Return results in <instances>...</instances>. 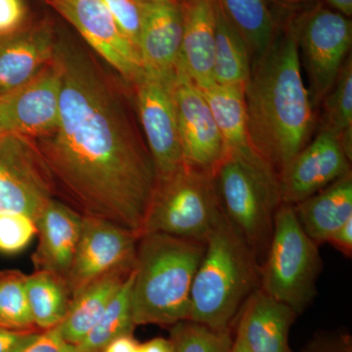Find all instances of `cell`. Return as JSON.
Instances as JSON below:
<instances>
[{"instance_id": "6da1fadb", "label": "cell", "mask_w": 352, "mask_h": 352, "mask_svg": "<svg viewBox=\"0 0 352 352\" xmlns=\"http://www.w3.org/2000/svg\"><path fill=\"white\" fill-rule=\"evenodd\" d=\"M59 120L36 143L55 194L85 217L140 237L157 183L146 141L131 116L82 53L57 46Z\"/></svg>"}, {"instance_id": "7a4b0ae2", "label": "cell", "mask_w": 352, "mask_h": 352, "mask_svg": "<svg viewBox=\"0 0 352 352\" xmlns=\"http://www.w3.org/2000/svg\"><path fill=\"white\" fill-rule=\"evenodd\" d=\"M273 12L276 30L251 62L245 98L250 145L280 175L314 138L318 116L302 75L298 10Z\"/></svg>"}, {"instance_id": "3957f363", "label": "cell", "mask_w": 352, "mask_h": 352, "mask_svg": "<svg viewBox=\"0 0 352 352\" xmlns=\"http://www.w3.org/2000/svg\"><path fill=\"white\" fill-rule=\"evenodd\" d=\"M205 244L164 234H143L138 240L131 288L136 327H171L189 320L192 283Z\"/></svg>"}, {"instance_id": "277c9868", "label": "cell", "mask_w": 352, "mask_h": 352, "mask_svg": "<svg viewBox=\"0 0 352 352\" xmlns=\"http://www.w3.org/2000/svg\"><path fill=\"white\" fill-rule=\"evenodd\" d=\"M259 261L232 224L222 217L205 243L192 283L189 320L232 330L241 309L261 288Z\"/></svg>"}, {"instance_id": "5b68a950", "label": "cell", "mask_w": 352, "mask_h": 352, "mask_svg": "<svg viewBox=\"0 0 352 352\" xmlns=\"http://www.w3.org/2000/svg\"><path fill=\"white\" fill-rule=\"evenodd\" d=\"M224 217L263 263L283 203L279 175L252 147L226 150L212 173Z\"/></svg>"}, {"instance_id": "8992f818", "label": "cell", "mask_w": 352, "mask_h": 352, "mask_svg": "<svg viewBox=\"0 0 352 352\" xmlns=\"http://www.w3.org/2000/svg\"><path fill=\"white\" fill-rule=\"evenodd\" d=\"M318 247L302 230L293 206L282 204L267 254L259 266V289L298 316L302 314L316 298L323 270Z\"/></svg>"}, {"instance_id": "52a82bcc", "label": "cell", "mask_w": 352, "mask_h": 352, "mask_svg": "<svg viewBox=\"0 0 352 352\" xmlns=\"http://www.w3.org/2000/svg\"><path fill=\"white\" fill-rule=\"evenodd\" d=\"M222 217L212 175L183 164L157 178L141 235L164 234L205 244Z\"/></svg>"}, {"instance_id": "ba28073f", "label": "cell", "mask_w": 352, "mask_h": 352, "mask_svg": "<svg viewBox=\"0 0 352 352\" xmlns=\"http://www.w3.org/2000/svg\"><path fill=\"white\" fill-rule=\"evenodd\" d=\"M298 41L308 94L317 113L351 55V19L316 2L298 10Z\"/></svg>"}, {"instance_id": "9c48e42d", "label": "cell", "mask_w": 352, "mask_h": 352, "mask_svg": "<svg viewBox=\"0 0 352 352\" xmlns=\"http://www.w3.org/2000/svg\"><path fill=\"white\" fill-rule=\"evenodd\" d=\"M52 179L30 139L0 138V212H17L36 221L52 199Z\"/></svg>"}, {"instance_id": "30bf717a", "label": "cell", "mask_w": 352, "mask_h": 352, "mask_svg": "<svg viewBox=\"0 0 352 352\" xmlns=\"http://www.w3.org/2000/svg\"><path fill=\"white\" fill-rule=\"evenodd\" d=\"M61 89L62 67L55 53L29 82L0 96V138L38 140L52 133L59 120Z\"/></svg>"}, {"instance_id": "8fae6325", "label": "cell", "mask_w": 352, "mask_h": 352, "mask_svg": "<svg viewBox=\"0 0 352 352\" xmlns=\"http://www.w3.org/2000/svg\"><path fill=\"white\" fill-rule=\"evenodd\" d=\"M139 236L98 219L82 217V228L66 281L72 298L100 278L133 270Z\"/></svg>"}, {"instance_id": "7c38bea8", "label": "cell", "mask_w": 352, "mask_h": 352, "mask_svg": "<svg viewBox=\"0 0 352 352\" xmlns=\"http://www.w3.org/2000/svg\"><path fill=\"white\" fill-rule=\"evenodd\" d=\"M175 76L144 71L133 83L139 120L154 162L157 179L170 175L184 164L173 95Z\"/></svg>"}, {"instance_id": "4fadbf2b", "label": "cell", "mask_w": 352, "mask_h": 352, "mask_svg": "<svg viewBox=\"0 0 352 352\" xmlns=\"http://www.w3.org/2000/svg\"><path fill=\"white\" fill-rule=\"evenodd\" d=\"M132 85L144 74L138 47L120 31L101 0H45Z\"/></svg>"}, {"instance_id": "5bb4252c", "label": "cell", "mask_w": 352, "mask_h": 352, "mask_svg": "<svg viewBox=\"0 0 352 352\" xmlns=\"http://www.w3.org/2000/svg\"><path fill=\"white\" fill-rule=\"evenodd\" d=\"M173 95L183 161L212 175L226 154V145L205 96L195 83L177 73Z\"/></svg>"}, {"instance_id": "9a60e30c", "label": "cell", "mask_w": 352, "mask_h": 352, "mask_svg": "<svg viewBox=\"0 0 352 352\" xmlns=\"http://www.w3.org/2000/svg\"><path fill=\"white\" fill-rule=\"evenodd\" d=\"M340 138L319 126L309 143L280 173L284 204L296 205L351 173Z\"/></svg>"}, {"instance_id": "2e32d148", "label": "cell", "mask_w": 352, "mask_h": 352, "mask_svg": "<svg viewBox=\"0 0 352 352\" xmlns=\"http://www.w3.org/2000/svg\"><path fill=\"white\" fill-rule=\"evenodd\" d=\"M182 34L183 12L180 2H142L138 51L144 71L159 76H175Z\"/></svg>"}, {"instance_id": "e0dca14e", "label": "cell", "mask_w": 352, "mask_h": 352, "mask_svg": "<svg viewBox=\"0 0 352 352\" xmlns=\"http://www.w3.org/2000/svg\"><path fill=\"white\" fill-rule=\"evenodd\" d=\"M36 224L38 245L32 254L34 268L66 279L82 234V215L54 198L44 208Z\"/></svg>"}, {"instance_id": "ac0fdd59", "label": "cell", "mask_w": 352, "mask_h": 352, "mask_svg": "<svg viewBox=\"0 0 352 352\" xmlns=\"http://www.w3.org/2000/svg\"><path fill=\"white\" fill-rule=\"evenodd\" d=\"M183 34L176 73L203 89L214 82L215 11L214 0L182 4Z\"/></svg>"}, {"instance_id": "d6986e66", "label": "cell", "mask_w": 352, "mask_h": 352, "mask_svg": "<svg viewBox=\"0 0 352 352\" xmlns=\"http://www.w3.org/2000/svg\"><path fill=\"white\" fill-rule=\"evenodd\" d=\"M296 315L292 308L256 289L236 319L235 333L249 352H294L289 333Z\"/></svg>"}, {"instance_id": "ffe728a7", "label": "cell", "mask_w": 352, "mask_h": 352, "mask_svg": "<svg viewBox=\"0 0 352 352\" xmlns=\"http://www.w3.org/2000/svg\"><path fill=\"white\" fill-rule=\"evenodd\" d=\"M56 46L47 27L15 32L0 41V96L29 82L54 59Z\"/></svg>"}, {"instance_id": "44dd1931", "label": "cell", "mask_w": 352, "mask_h": 352, "mask_svg": "<svg viewBox=\"0 0 352 352\" xmlns=\"http://www.w3.org/2000/svg\"><path fill=\"white\" fill-rule=\"evenodd\" d=\"M298 223L315 244L327 243L352 219V173L293 206Z\"/></svg>"}, {"instance_id": "7402d4cb", "label": "cell", "mask_w": 352, "mask_h": 352, "mask_svg": "<svg viewBox=\"0 0 352 352\" xmlns=\"http://www.w3.org/2000/svg\"><path fill=\"white\" fill-rule=\"evenodd\" d=\"M133 270L116 271L106 275L74 296L64 320L57 326L61 337L78 346L100 319L113 296Z\"/></svg>"}, {"instance_id": "603a6c76", "label": "cell", "mask_w": 352, "mask_h": 352, "mask_svg": "<svg viewBox=\"0 0 352 352\" xmlns=\"http://www.w3.org/2000/svg\"><path fill=\"white\" fill-rule=\"evenodd\" d=\"M215 46L214 82L245 87L251 73V57L244 39L227 19L219 1L214 0Z\"/></svg>"}, {"instance_id": "cb8c5ba5", "label": "cell", "mask_w": 352, "mask_h": 352, "mask_svg": "<svg viewBox=\"0 0 352 352\" xmlns=\"http://www.w3.org/2000/svg\"><path fill=\"white\" fill-rule=\"evenodd\" d=\"M201 90L223 138L226 151L252 147L248 135L245 87L212 83Z\"/></svg>"}, {"instance_id": "d4e9b609", "label": "cell", "mask_w": 352, "mask_h": 352, "mask_svg": "<svg viewBox=\"0 0 352 352\" xmlns=\"http://www.w3.org/2000/svg\"><path fill=\"white\" fill-rule=\"evenodd\" d=\"M25 293L32 320L41 331L56 328L64 320L72 296L63 277L36 270L25 275Z\"/></svg>"}, {"instance_id": "484cf974", "label": "cell", "mask_w": 352, "mask_h": 352, "mask_svg": "<svg viewBox=\"0 0 352 352\" xmlns=\"http://www.w3.org/2000/svg\"><path fill=\"white\" fill-rule=\"evenodd\" d=\"M227 19L244 39L251 62L265 50L277 19L266 0H217Z\"/></svg>"}, {"instance_id": "4316f807", "label": "cell", "mask_w": 352, "mask_h": 352, "mask_svg": "<svg viewBox=\"0 0 352 352\" xmlns=\"http://www.w3.org/2000/svg\"><path fill=\"white\" fill-rule=\"evenodd\" d=\"M133 272L122 284L106 307L100 319L78 344L82 352H101L116 338L133 335L136 325L132 312L131 288Z\"/></svg>"}, {"instance_id": "83f0119b", "label": "cell", "mask_w": 352, "mask_h": 352, "mask_svg": "<svg viewBox=\"0 0 352 352\" xmlns=\"http://www.w3.org/2000/svg\"><path fill=\"white\" fill-rule=\"evenodd\" d=\"M321 127L332 131L352 160V59L344 63L337 80L320 104ZM318 109V110H319Z\"/></svg>"}, {"instance_id": "f1b7e54d", "label": "cell", "mask_w": 352, "mask_h": 352, "mask_svg": "<svg viewBox=\"0 0 352 352\" xmlns=\"http://www.w3.org/2000/svg\"><path fill=\"white\" fill-rule=\"evenodd\" d=\"M0 327L38 330L28 302L25 275L19 271L0 273Z\"/></svg>"}, {"instance_id": "f546056e", "label": "cell", "mask_w": 352, "mask_h": 352, "mask_svg": "<svg viewBox=\"0 0 352 352\" xmlns=\"http://www.w3.org/2000/svg\"><path fill=\"white\" fill-rule=\"evenodd\" d=\"M173 352H229L234 337L231 330L215 331L197 322H178L170 327Z\"/></svg>"}, {"instance_id": "4dcf8cb0", "label": "cell", "mask_w": 352, "mask_h": 352, "mask_svg": "<svg viewBox=\"0 0 352 352\" xmlns=\"http://www.w3.org/2000/svg\"><path fill=\"white\" fill-rule=\"evenodd\" d=\"M38 234L36 221L17 212H0V252L17 254Z\"/></svg>"}, {"instance_id": "1f68e13d", "label": "cell", "mask_w": 352, "mask_h": 352, "mask_svg": "<svg viewBox=\"0 0 352 352\" xmlns=\"http://www.w3.org/2000/svg\"><path fill=\"white\" fill-rule=\"evenodd\" d=\"M129 41L138 50L142 24V2L138 0H101Z\"/></svg>"}, {"instance_id": "d6a6232c", "label": "cell", "mask_w": 352, "mask_h": 352, "mask_svg": "<svg viewBox=\"0 0 352 352\" xmlns=\"http://www.w3.org/2000/svg\"><path fill=\"white\" fill-rule=\"evenodd\" d=\"M300 352H352V337L346 331H322Z\"/></svg>"}, {"instance_id": "836d02e7", "label": "cell", "mask_w": 352, "mask_h": 352, "mask_svg": "<svg viewBox=\"0 0 352 352\" xmlns=\"http://www.w3.org/2000/svg\"><path fill=\"white\" fill-rule=\"evenodd\" d=\"M25 19V6L23 0H0V38L17 32Z\"/></svg>"}, {"instance_id": "e575fe53", "label": "cell", "mask_w": 352, "mask_h": 352, "mask_svg": "<svg viewBox=\"0 0 352 352\" xmlns=\"http://www.w3.org/2000/svg\"><path fill=\"white\" fill-rule=\"evenodd\" d=\"M43 332L0 327V352H24Z\"/></svg>"}, {"instance_id": "d590c367", "label": "cell", "mask_w": 352, "mask_h": 352, "mask_svg": "<svg viewBox=\"0 0 352 352\" xmlns=\"http://www.w3.org/2000/svg\"><path fill=\"white\" fill-rule=\"evenodd\" d=\"M24 352H82L75 344L66 342L57 327L43 331L38 339Z\"/></svg>"}, {"instance_id": "8d00e7d4", "label": "cell", "mask_w": 352, "mask_h": 352, "mask_svg": "<svg viewBox=\"0 0 352 352\" xmlns=\"http://www.w3.org/2000/svg\"><path fill=\"white\" fill-rule=\"evenodd\" d=\"M337 251L347 258H352V219L331 235L327 241Z\"/></svg>"}, {"instance_id": "74e56055", "label": "cell", "mask_w": 352, "mask_h": 352, "mask_svg": "<svg viewBox=\"0 0 352 352\" xmlns=\"http://www.w3.org/2000/svg\"><path fill=\"white\" fill-rule=\"evenodd\" d=\"M138 346L133 335H124L111 340L101 352H138Z\"/></svg>"}, {"instance_id": "f35d334b", "label": "cell", "mask_w": 352, "mask_h": 352, "mask_svg": "<svg viewBox=\"0 0 352 352\" xmlns=\"http://www.w3.org/2000/svg\"><path fill=\"white\" fill-rule=\"evenodd\" d=\"M273 11H296L320 0H266Z\"/></svg>"}, {"instance_id": "ab89813d", "label": "cell", "mask_w": 352, "mask_h": 352, "mask_svg": "<svg viewBox=\"0 0 352 352\" xmlns=\"http://www.w3.org/2000/svg\"><path fill=\"white\" fill-rule=\"evenodd\" d=\"M138 352H173V347L170 339L155 338L139 344Z\"/></svg>"}, {"instance_id": "60d3db41", "label": "cell", "mask_w": 352, "mask_h": 352, "mask_svg": "<svg viewBox=\"0 0 352 352\" xmlns=\"http://www.w3.org/2000/svg\"><path fill=\"white\" fill-rule=\"evenodd\" d=\"M324 6L351 19L352 0H320Z\"/></svg>"}, {"instance_id": "b9f144b4", "label": "cell", "mask_w": 352, "mask_h": 352, "mask_svg": "<svg viewBox=\"0 0 352 352\" xmlns=\"http://www.w3.org/2000/svg\"><path fill=\"white\" fill-rule=\"evenodd\" d=\"M229 352H249L247 347L245 346L244 342L240 339L239 336L235 333L234 336L232 346L230 347Z\"/></svg>"}, {"instance_id": "7bdbcfd3", "label": "cell", "mask_w": 352, "mask_h": 352, "mask_svg": "<svg viewBox=\"0 0 352 352\" xmlns=\"http://www.w3.org/2000/svg\"><path fill=\"white\" fill-rule=\"evenodd\" d=\"M138 1H140V2H153V1H160V0H138ZM173 1L180 2V3H182V1H180V0H173Z\"/></svg>"}, {"instance_id": "ee69618b", "label": "cell", "mask_w": 352, "mask_h": 352, "mask_svg": "<svg viewBox=\"0 0 352 352\" xmlns=\"http://www.w3.org/2000/svg\"><path fill=\"white\" fill-rule=\"evenodd\" d=\"M180 1H182V3H186V2H189V1H191V0H180Z\"/></svg>"}]
</instances>
